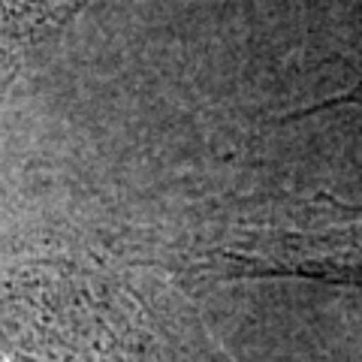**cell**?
Listing matches in <instances>:
<instances>
[{"instance_id": "1", "label": "cell", "mask_w": 362, "mask_h": 362, "mask_svg": "<svg viewBox=\"0 0 362 362\" xmlns=\"http://www.w3.org/2000/svg\"><path fill=\"white\" fill-rule=\"evenodd\" d=\"M181 263L230 278H362V211L320 197L290 209L242 214L218 233L197 235Z\"/></svg>"}, {"instance_id": "2", "label": "cell", "mask_w": 362, "mask_h": 362, "mask_svg": "<svg viewBox=\"0 0 362 362\" xmlns=\"http://www.w3.org/2000/svg\"><path fill=\"white\" fill-rule=\"evenodd\" d=\"M90 0H0L6 30L21 49L49 42L70 25Z\"/></svg>"}]
</instances>
